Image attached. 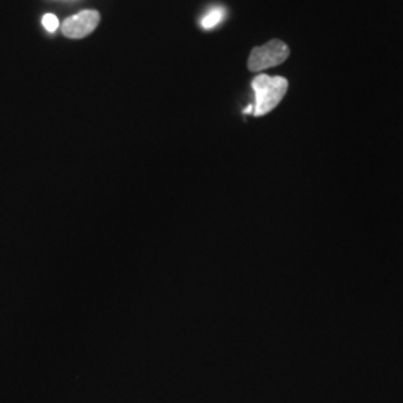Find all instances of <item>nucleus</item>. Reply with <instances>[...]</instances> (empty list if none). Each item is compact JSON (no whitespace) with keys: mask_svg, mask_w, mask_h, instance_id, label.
I'll use <instances>...</instances> for the list:
<instances>
[{"mask_svg":"<svg viewBox=\"0 0 403 403\" xmlns=\"http://www.w3.org/2000/svg\"><path fill=\"white\" fill-rule=\"evenodd\" d=\"M254 96L256 102L252 105V116L263 117L266 113L272 112L288 90V81L283 76H269L266 74H260L254 78L252 83Z\"/></svg>","mask_w":403,"mask_h":403,"instance_id":"obj_1","label":"nucleus"},{"mask_svg":"<svg viewBox=\"0 0 403 403\" xmlns=\"http://www.w3.org/2000/svg\"><path fill=\"white\" fill-rule=\"evenodd\" d=\"M290 56V48L285 42L272 39L261 47H256L250 54L248 69L251 72L266 71L269 67L283 65Z\"/></svg>","mask_w":403,"mask_h":403,"instance_id":"obj_2","label":"nucleus"},{"mask_svg":"<svg viewBox=\"0 0 403 403\" xmlns=\"http://www.w3.org/2000/svg\"><path fill=\"white\" fill-rule=\"evenodd\" d=\"M100 23V14L96 10H84L67 19L61 24V32L69 39H83L91 34Z\"/></svg>","mask_w":403,"mask_h":403,"instance_id":"obj_3","label":"nucleus"},{"mask_svg":"<svg viewBox=\"0 0 403 403\" xmlns=\"http://www.w3.org/2000/svg\"><path fill=\"white\" fill-rule=\"evenodd\" d=\"M224 17H226V11L223 10V8H214V10L208 11L204 17H202L200 25L205 30H211L224 20Z\"/></svg>","mask_w":403,"mask_h":403,"instance_id":"obj_4","label":"nucleus"},{"mask_svg":"<svg viewBox=\"0 0 403 403\" xmlns=\"http://www.w3.org/2000/svg\"><path fill=\"white\" fill-rule=\"evenodd\" d=\"M42 24L47 32L54 33L58 29V20L54 14H45L42 19Z\"/></svg>","mask_w":403,"mask_h":403,"instance_id":"obj_5","label":"nucleus"}]
</instances>
